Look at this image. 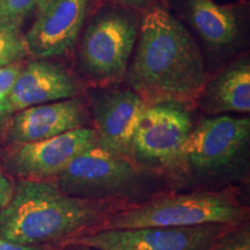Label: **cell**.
<instances>
[{
  "mask_svg": "<svg viewBox=\"0 0 250 250\" xmlns=\"http://www.w3.org/2000/svg\"><path fill=\"white\" fill-rule=\"evenodd\" d=\"M129 80L147 104L186 105L199 99L204 89L201 51L187 28L165 9H152L144 18Z\"/></svg>",
  "mask_w": 250,
  "mask_h": 250,
  "instance_id": "6da1fadb",
  "label": "cell"
},
{
  "mask_svg": "<svg viewBox=\"0 0 250 250\" xmlns=\"http://www.w3.org/2000/svg\"><path fill=\"white\" fill-rule=\"evenodd\" d=\"M123 206L121 202L70 196L54 180H19L12 199L0 210V240L19 245H62L96 228Z\"/></svg>",
  "mask_w": 250,
  "mask_h": 250,
  "instance_id": "7a4b0ae2",
  "label": "cell"
},
{
  "mask_svg": "<svg viewBox=\"0 0 250 250\" xmlns=\"http://www.w3.org/2000/svg\"><path fill=\"white\" fill-rule=\"evenodd\" d=\"M248 215V208L227 190H196L129 205L111 213L92 230L191 227L210 224L236 227L245 224Z\"/></svg>",
  "mask_w": 250,
  "mask_h": 250,
  "instance_id": "3957f363",
  "label": "cell"
},
{
  "mask_svg": "<svg viewBox=\"0 0 250 250\" xmlns=\"http://www.w3.org/2000/svg\"><path fill=\"white\" fill-rule=\"evenodd\" d=\"M248 117L215 116L204 118L196 126L181 148L169 171L196 183L227 180L248 145Z\"/></svg>",
  "mask_w": 250,
  "mask_h": 250,
  "instance_id": "277c9868",
  "label": "cell"
},
{
  "mask_svg": "<svg viewBox=\"0 0 250 250\" xmlns=\"http://www.w3.org/2000/svg\"><path fill=\"white\" fill-rule=\"evenodd\" d=\"M129 159L112 155L99 146L73 159L54 180L67 195L89 201L124 203L153 190V175Z\"/></svg>",
  "mask_w": 250,
  "mask_h": 250,
  "instance_id": "5b68a950",
  "label": "cell"
},
{
  "mask_svg": "<svg viewBox=\"0 0 250 250\" xmlns=\"http://www.w3.org/2000/svg\"><path fill=\"white\" fill-rule=\"evenodd\" d=\"M191 130L186 105L175 102L147 104L134 132L131 161L144 170L169 169Z\"/></svg>",
  "mask_w": 250,
  "mask_h": 250,
  "instance_id": "8992f818",
  "label": "cell"
},
{
  "mask_svg": "<svg viewBox=\"0 0 250 250\" xmlns=\"http://www.w3.org/2000/svg\"><path fill=\"white\" fill-rule=\"evenodd\" d=\"M229 228L232 226L210 224L191 227L99 229L68 241L99 250H211Z\"/></svg>",
  "mask_w": 250,
  "mask_h": 250,
  "instance_id": "52a82bcc",
  "label": "cell"
},
{
  "mask_svg": "<svg viewBox=\"0 0 250 250\" xmlns=\"http://www.w3.org/2000/svg\"><path fill=\"white\" fill-rule=\"evenodd\" d=\"M94 146L95 131L83 126L54 138L15 145L6 154L4 166L19 180H55L73 159Z\"/></svg>",
  "mask_w": 250,
  "mask_h": 250,
  "instance_id": "ba28073f",
  "label": "cell"
},
{
  "mask_svg": "<svg viewBox=\"0 0 250 250\" xmlns=\"http://www.w3.org/2000/svg\"><path fill=\"white\" fill-rule=\"evenodd\" d=\"M136 24L129 17L107 13L90 24L83 37L81 59L90 76L100 80L123 74L133 50Z\"/></svg>",
  "mask_w": 250,
  "mask_h": 250,
  "instance_id": "9c48e42d",
  "label": "cell"
},
{
  "mask_svg": "<svg viewBox=\"0 0 250 250\" xmlns=\"http://www.w3.org/2000/svg\"><path fill=\"white\" fill-rule=\"evenodd\" d=\"M89 0H48L37 11L23 36L28 55L36 58L62 56L76 44Z\"/></svg>",
  "mask_w": 250,
  "mask_h": 250,
  "instance_id": "30bf717a",
  "label": "cell"
},
{
  "mask_svg": "<svg viewBox=\"0 0 250 250\" xmlns=\"http://www.w3.org/2000/svg\"><path fill=\"white\" fill-rule=\"evenodd\" d=\"M146 103L134 90H114L93 104L96 146L131 160L132 140Z\"/></svg>",
  "mask_w": 250,
  "mask_h": 250,
  "instance_id": "8fae6325",
  "label": "cell"
},
{
  "mask_svg": "<svg viewBox=\"0 0 250 250\" xmlns=\"http://www.w3.org/2000/svg\"><path fill=\"white\" fill-rule=\"evenodd\" d=\"M88 120L79 99H67L34 105L18 111L7 125V140L14 145L54 138L83 127Z\"/></svg>",
  "mask_w": 250,
  "mask_h": 250,
  "instance_id": "7c38bea8",
  "label": "cell"
},
{
  "mask_svg": "<svg viewBox=\"0 0 250 250\" xmlns=\"http://www.w3.org/2000/svg\"><path fill=\"white\" fill-rule=\"evenodd\" d=\"M78 85L66 71L45 61H36L21 68L6 99L11 114L34 105L73 99Z\"/></svg>",
  "mask_w": 250,
  "mask_h": 250,
  "instance_id": "4fadbf2b",
  "label": "cell"
},
{
  "mask_svg": "<svg viewBox=\"0 0 250 250\" xmlns=\"http://www.w3.org/2000/svg\"><path fill=\"white\" fill-rule=\"evenodd\" d=\"M202 105L210 114L250 111V65L241 62L206 83Z\"/></svg>",
  "mask_w": 250,
  "mask_h": 250,
  "instance_id": "5bb4252c",
  "label": "cell"
},
{
  "mask_svg": "<svg viewBox=\"0 0 250 250\" xmlns=\"http://www.w3.org/2000/svg\"><path fill=\"white\" fill-rule=\"evenodd\" d=\"M190 21L208 44L229 45L237 36V18L232 8L213 0H190Z\"/></svg>",
  "mask_w": 250,
  "mask_h": 250,
  "instance_id": "9a60e30c",
  "label": "cell"
},
{
  "mask_svg": "<svg viewBox=\"0 0 250 250\" xmlns=\"http://www.w3.org/2000/svg\"><path fill=\"white\" fill-rule=\"evenodd\" d=\"M20 28L0 24V67L17 64L28 55Z\"/></svg>",
  "mask_w": 250,
  "mask_h": 250,
  "instance_id": "2e32d148",
  "label": "cell"
},
{
  "mask_svg": "<svg viewBox=\"0 0 250 250\" xmlns=\"http://www.w3.org/2000/svg\"><path fill=\"white\" fill-rule=\"evenodd\" d=\"M48 0H0V24L20 28L28 15Z\"/></svg>",
  "mask_w": 250,
  "mask_h": 250,
  "instance_id": "e0dca14e",
  "label": "cell"
},
{
  "mask_svg": "<svg viewBox=\"0 0 250 250\" xmlns=\"http://www.w3.org/2000/svg\"><path fill=\"white\" fill-rule=\"evenodd\" d=\"M211 250H250L249 224L229 228L219 237Z\"/></svg>",
  "mask_w": 250,
  "mask_h": 250,
  "instance_id": "ac0fdd59",
  "label": "cell"
},
{
  "mask_svg": "<svg viewBox=\"0 0 250 250\" xmlns=\"http://www.w3.org/2000/svg\"><path fill=\"white\" fill-rule=\"evenodd\" d=\"M21 68L22 66L20 64L0 67V100H6L8 98Z\"/></svg>",
  "mask_w": 250,
  "mask_h": 250,
  "instance_id": "d6986e66",
  "label": "cell"
},
{
  "mask_svg": "<svg viewBox=\"0 0 250 250\" xmlns=\"http://www.w3.org/2000/svg\"><path fill=\"white\" fill-rule=\"evenodd\" d=\"M14 186L6 175L0 170V210L5 208L12 199Z\"/></svg>",
  "mask_w": 250,
  "mask_h": 250,
  "instance_id": "ffe728a7",
  "label": "cell"
},
{
  "mask_svg": "<svg viewBox=\"0 0 250 250\" xmlns=\"http://www.w3.org/2000/svg\"><path fill=\"white\" fill-rule=\"evenodd\" d=\"M0 250H52L48 246H35V245H19L0 240Z\"/></svg>",
  "mask_w": 250,
  "mask_h": 250,
  "instance_id": "44dd1931",
  "label": "cell"
},
{
  "mask_svg": "<svg viewBox=\"0 0 250 250\" xmlns=\"http://www.w3.org/2000/svg\"><path fill=\"white\" fill-rule=\"evenodd\" d=\"M52 250H99L95 248H92V247L81 245V243H77V242H72V241H67L62 243L61 246L56 247V248H51Z\"/></svg>",
  "mask_w": 250,
  "mask_h": 250,
  "instance_id": "7402d4cb",
  "label": "cell"
},
{
  "mask_svg": "<svg viewBox=\"0 0 250 250\" xmlns=\"http://www.w3.org/2000/svg\"><path fill=\"white\" fill-rule=\"evenodd\" d=\"M11 110H9L6 100H0V130L7 123L8 117L11 116Z\"/></svg>",
  "mask_w": 250,
  "mask_h": 250,
  "instance_id": "603a6c76",
  "label": "cell"
},
{
  "mask_svg": "<svg viewBox=\"0 0 250 250\" xmlns=\"http://www.w3.org/2000/svg\"><path fill=\"white\" fill-rule=\"evenodd\" d=\"M121 1L125 2V4H130V5H142L147 1H151V0H121Z\"/></svg>",
  "mask_w": 250,
  "mask_h": 250,
  "instance_id": "cb8c5ba5",
  "label": "cell"
}]
</instances>
